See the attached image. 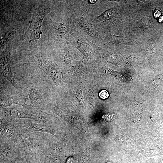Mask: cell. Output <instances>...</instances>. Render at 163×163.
<instances>
[{
    "label": "cell",
    "instance_id": "obj_1",
    "mask_svg": "<svg viewBox=\"0 0 163 163\" xmlns=\"http://www.w3.org/2000/svg\"><path fill=\"white\" fill-rule=\"evenodd\" d=\"M49 12V9L44 6H37L33 11L30 25L24 34V39L30 46L37 50V41L40 39L42 34L41 27L43 21Z\"/></svg>",
    "mask_w": 163,
    "mask_h": 163
},
{
    "label": "cell",
    "instance_id": "obj_2",
    "mask_svg": "<svg viewBox=\"0 0 163 163\" xmlns=\"http://www.w3.org/2000/svg\"><path fill=\"white\" fill-rule=\"evenodd\" d=\"M69 41L75 47L84 55L88 61L91 60L96 51L101 49L79 33L73 34L70 37Z\"/></svg>",
    "mask_w": 163,
    "mask_h": 163
},
{
    "label": "cell",
    "instance_id": "obj_3",
    "mask_svg": "<svg viewBox=\"0 0 163 163\" xmlns=\"http://www.w3.org/2000/svg\"><path fill=\"white\" fill-rule=\"evenodd\" d=\"M10 47L2 50L0 54L1 73L4 78L9 81L15 88L17 85L11 71L10 57Z\"/></svg>",
    "mask_w": 163,
    "mask_h": 163
},
{
    "label": "cell",
    "instance_id": "obj_4",
    "mask_svg": "<svg viewBox=\"0 0 163 163\" xmlns=\"http://www.w3.org/2000/svg\"><path fill=\"white\" fill-rule=\"evenodd\" d=\"M38 64L39 68L51 78L56 85L61 82L62 73L56 64L46 58H40Z\"/></svg>",
    "mask_w": 163,
    "mask_h": 163
},
{
    "label": "cell",
    "instance_id": "obj_5",
    "mask_svg": "<svg viewBox=\"0 0 163 163\" xmlns=\"http://www.w3.org/2000/svg\"><path fill=\"white\" fill-rule=\"evenodd\" d=\"M120 17V11L117 8H113L108 9L100 15L96 16L95 18L98 22L111 25L115 24Z\"/></svg>",
    "mask_w": 163,
    "mask_h": 163
},
{
    "label": "cell",
    "instance_id": "obj_6",
    "mask_svg": "<svg viewBox=\"0 0 163 163\" xmlns=\"http://www.w3.org/2000/svg\"><path fill=\"white\" fill-rule=\"evenodd\" d=\"M79 25L82 29L93 39H98V32L94 29L92 24L86 18L84 14L81 16Z\"/></svg>",
    "mask_w": 163,
    "mask_h": 163
},
{
    "label": "cell",
    "instance_id": "obj_7",
    "mask_svg": "<svg viewBox=\"0 0 163 163\" xmlns=\"http://www.w3.org/2000/svg\"><path fill=\"white\" fill-rule=\"evenodd\" d=\"M50 20L54 29L55 34L57 37L62 38L69 34L70 27L66 23L56 22L51 19Z\"/></svg>",
    "mask_w": 163,
    "mask_h": 163
},
{
    "label": "cell",
    "instance_id": "obj_8",
    "mask_svg": "<svg viewBox=\"0 0 163 163\" xmlns=\"http://www.w3.org/2000/svg\"><path fill=\"white\" fill-rule=\"evenodd\" d=\"M29 99L33 102H38L42 101L43 97L40 91L34 88H30L28 91Z\"/></svg>",
    "mask_w": 163,
    "mask_h": 163
},
{
    "label": "cell",
    "instance_id": "obj_9",
    "mask_svg": "<svg viewBox=\"0 0 163 163\" xmlns=\"http://www.w3.org/2000/svg\"><path fill=\"white\" fill-rule=\"evenodd\" d=\"M14 31H9L6 33L1 39V49L2 50L9 47L8 45L14 35Z\"/></svg>",
    "mask_w": 163,
    "mask_h": 163
},
{
    "label": "cell",
    "instance_id": "obj_10",
    "mask_svg": "<svg viewBox=\"0 0 163 163\" xmlns=\"http://www.w3.org/2000/svg\"><path fill=\"white\" fill-rule=\"evenodd\" d=\"M108 38L110 42L115 44H120L122 42L121 37L113 34H109Z\"/></svg>",
    "mask_w": 163,
    "mask_h": 163
},
{
    "label": "cell",
    "instance_id": "obj_11",
    "mask_svg": "<svg viewBox=\"0 0 163 163\" xmlns=\"http://www.w3.org/2000/svg\"><path fill=\"white\" fill-rule=\"evenodd\" d=\"M100 97L103 99L107 98L109 96V94L107 91L105 90L101 91L99 93Z\"/></svg>",
    "mask_w": 163,
    "mask_h": 163
},
{
    "label": "cell",
    "instance_id": "obj_12",
    "mask_svg": "<svg viewBox=\"0 0 163 163\" xmlns=\"http://www.w3.org/2000/svg\"><path fill=\"white\" fill-rule=\"evenodd\" d=\"M72 59V56L69 54H66L64 56V61L66 63H70L71 62Z\"/></svg>",
    "mask_w": 163,
    "mask_h": 163
},
{
    "label": "cell",
    "instance_id": "obj_13",
    "mask_svg": "<svg viewBox=\"0 0 163 163\" xmlns=\"http://www.w3.org/2000/svg\"><path fill=\"white\" fill-rule=\"evenodd\" d=\"M87 1L88 3L91 4H95L97 2V1L95 0H88Z\"/></svg>",
    "mask_w": 163,
    "mask_h": 163
},
{
    "label": "cell",
    "instance_id": "obj_14",
    "mask_svg": "<svg viewBox=\"0 0 163 163\" xmlns=\"http://www.w3.org/2000/svg\"><path fill=\"white\" fill-rule=\"evenodd\" d=\"M106 163H112L111 162H107Z\"/></svg>",
    "mask_w": 163,
    "mask_h": 163
}]
</instances>
